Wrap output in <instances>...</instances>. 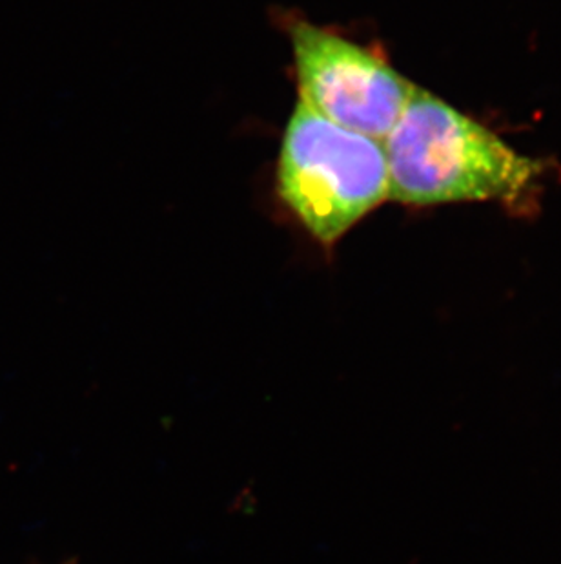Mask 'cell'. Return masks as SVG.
Segmentation results:
<instances>
[{
    "instance_id": "2",
    "label": "cell",
    "mask_w": 561,
    "mask_h": 564,
    "mask_svg": "<svg viewBox=\"0 0 561 564\" xmlns=\"http://www.w3.org/2000/svg\"><path fill=\"white\" fill-rule=\"evenodd\" d=\"M274 194L324 251L388 199L383 144L296 102L280 135Z\"/></svg>"
},
{
    "instance_id": "1",
    "label": "cell",
    "mask_w": 561,
    "mask_h": 564,
    "mask_svg": "<svg viewBox=\"0 0 561 564\" xmlns=\"http://www.w3.org/2000/svg\"><path fill=\"white\" fill-rule=\"evenodd\" d=\"M382 144L388 199L402 205L518 203L541 176L538 161L418 86Z\"/></svg>"
},
{
    "instance_id": "3",
    "label": "cell",
    "mask_w": 561,
    "mask_h": 564,
    "mask_svg": "<svg viewBox=\"0 0 561 564\" xmlns=\"http://www.w3.org/2000/svg\"><path fill=\"white\" fill-rule=\"evenodd\" d=\"M272 19L290 44L297 101L330 123L383 143L416 85L380 52L346 37L338 28L286 8H277Z\"/></svg>"
}]
</instances>
